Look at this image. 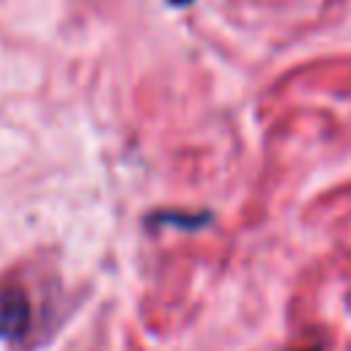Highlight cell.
Returning a JSON list of instances; mask_svg holds the SVG:
<instances>
[{
  "label": "cell",
  "mask_w": 351,
  "mask_h": 351,
  "mask_svg": "<svg viewBox=\"0 0 351 351\" xmlns=\"http://www.w3.org/2000/svg\"><path fill=\"white\" fill-rule=\"evenodd\" d=\"M30 326V302L22 288L0 291V340H16Z\"/></svg>",
  "instance_id": "1"
},
{
  "label": "cell",
  "mask_w": 351,
  "mask_h": 351,
  "mask_svg": "<svg viewBox=\"0 0 351 351\" xmlns=\"http://www.w3.org/2000/svg\"><path fill=\"white\" fill-rule=\"evenodd\" d=\"M200 217H208V214H197V217H192V214H162V219L159 222H165V225H178V228H197L195 222H189V219H200Z\"/></svg>",
  "instance_id": "2"
},
{
  "label": "cell",
  "mask_w": 351,
  "mask_h": 351,
  "mask_svg": "<svg viewBox=\"0 0 351 351\" xmlns=\"http://www.w3.org/2000/svg\"><path fill=\"white\" fill-rule=\"evenodd\" d=\"M167 3H170L173 8H184V5H192L195 0H167Z\"/></svg>",
  "instance_id": "3"
}]
</instances>
